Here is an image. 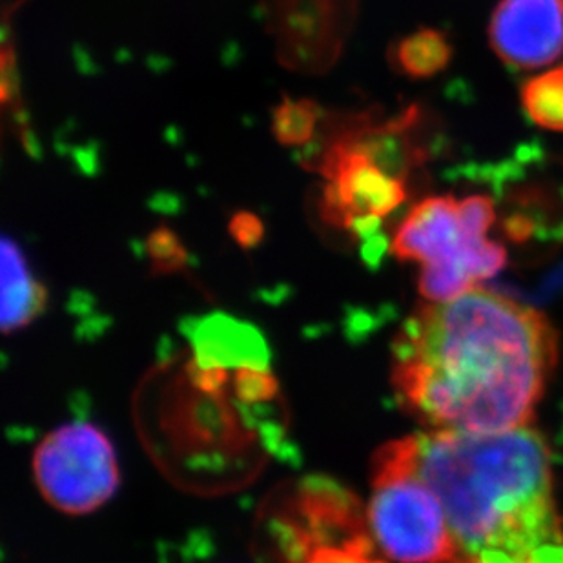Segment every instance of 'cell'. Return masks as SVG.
<instances>
[{
    "instance_id": "6da1fadb",
    "label": "cell",
    "mask_w": 563,
    "mask_h": 563,
    "mask_svg": "<svg viewBox=\"0 0 563 563\" xmlns=\"http://www.w3.org/2000/svg\"><path fill=\"white\" fill-rule=\"evenodd\" d=\"M559 362L551 319L484 285L416 310L394 345V388L432 432L532 426Z\"/></svg>"
},
{
    "instance_id": "7a4b0ae2",
    "label": "cell",
    "mask_w": 563,
    "mask_h": 563,
    "mask_svg": "<svg viewBox=\"0 0 563 563\" xmlns=\"http://www.w3.org/2000/svg\"><path fill=\"white\" fill-rule=\"evenodd\" d=\"M418 438L420 473L443 504L460 563H532L562 545L551 446L534 427Z\"/></svg>"
},
{
    "instance_id": "3957f363",
    "label": "cell",
    "mask_w": 563,
    "mask_h": 563,
    "mask_svg": "<svg viewBox=\"0 0 563 563\" xmlns=\"http://www.w3.org/2000/svg\"><path fill=\"white\" fill-rule=\"evenodd\" d=\"M496 221L490 197H427L399 223L390 252L420 265V292L440 303L479 287L507 265V251L489 240Z\"/></svg>"
},
{
    "instance_id": "277c9868",
    "label": "cell",
    "mask_w": 563,
    "mask_h": 563,
    "mask_svg": "<svg viewBox=\"0 0 563 563\" xmlns=\"http://www.w3.org/2000/svg\"><path fill=\"white\" fill-rule=\"evenodd\" d=\"M367 520L374 540L398 563H460L445 509L420 473V438L390 441L373 463Z\"/></svg>"
},
{
    "instance_id": "5b68a950",
    "label": "cell",
    "mask_w": 563,
    "mask_h": 563,
    "mask_svg": "<svg viewBox=\"0 0 563 563\" xmlns=\"http://www.w3.org/2000/svg\"><path fill=\"white\" fill-rule=\"evenodd\" d=\"M33 474L44 500L66 515L93 512L119 487L112 441L85 421L59 427L38 443Z\"/></svg>"
},
{
    "instance_id": "8992f818",
    "label": "cell",
    "mask_w": 563,
    "mask_h": 563,
    "mask_svg": "<svg viewBox=\"0 0 563 563\" xmlns=\"http://www.w3.org/2000/svg\"><path fill=\"white\" fill-rule=\"evenodd\" d=\"M274 529L277 548L290 563L307 562L324 545L373 542L367 512L356 496L327 478L305 479Z\"/></svg>"
},
{
    "instance_id": "52a82bcc",
    "label": "cell",
    "mask_w": 563,
    "mask_h": 563,
    "mask_svg": "<svg viewBox=\"0 0 563 563\" xmlns=\"http://www.w3.org/2000/svg\"><path fill=\"white\" fill-rule=\"evenodd\" d=\"M318 170L329 179L321 199V216L332 227L349 230L352 221L360 218L383 221L407 199V183L335 141L324 150Z\"/></svg>"
},
{
    "instance_id": "ba28073f",
    "label": "cell",
    "mask_w": 563,
    "mask_h": 563,
    "mask_svg": "<svg viewBox=\"0 0 563 563\" xmlns=\"http://www.w3.org/2000/svg\"><path fill=\"white\" fill-rule=\"evenodd\" d=\"M490 46L518 69H537L563 54V0H501L489 27Z\"/></svg>"
},
{
    "instance_id": "9c48e42d",
    "label": "cell",
    "mask_w": 563,
    "mask_h": 563,
    "mask_svg": "<svg viewBox=\"0 0 563 563\" xmlns=\"http://www.w3.org/2000/svg\"><path fill=\"white\" fill-rule=\"evenodd\" d=\"M2 252V330L5 334L16 332L38 318L46 305V290L33 276L26 255L16 241L8 235L0 243Z\"/></svg>"
},
{
    "instance_id": "30bf717a",
    "label": "cell",
    "mask_w": 563,
    "mask_h": 563,
    "mask_svg": "<svg viewBox=\"0 0 563 563\" xmlns=\"http://www.w3.org/2000/svg\"><path fill=\"white\" fill-rule=\"evenodd\" d=\"M394 66L412 79H429L440 74L452 59L445 33L423 27L401 38L394 48Z\"/></svg>"
},
{
    "instance_id": "8fae6325",
    "label": "cell",
    "mask_w": 563,
    "mask_h": 563,
    "mask_svg": "<svg viewBox=\"0 0 563 563\" xmlns=\"http://www.w3.org/2000/svg\"><path fill=\"white\" fill-rule=\"evenodd\" d=\"M521 102L538 126L563 132V66L527 80Z\"/></svg>"
},
{
    "instance_id": "7c38bea8",
    "label": "cell",
    "mask_w": 563,
    "mask_h": 563,
    "mask_svg": "<svg viewBox=\"0 0 563 563\" xmlns=\"http://www.w3.org/2000/svg\"><path fill=\"white\" fill-rule=\"evenodd\" d=\"M321 108L310 99L285 97L272 113V132L283 146H305L316 135Z\"/></svg>"
},
{
    "instance_id": "4fadbf2b",
    "label": "cell",
    "mask_w": 563,
    "mask_h": 563,
    "mask_svg": "<svg viewBox=\"0 0 563 563\" xmlns=\"http://www.w3.org/2000/svg\"><path fill=\"white\" fill-rule=\"evenodd\" d=\"M146 251L157 272L179 271L187 265L188 254L181 241L168 227L155 229L146 240Z\"/></svg>"
},
{
    "instance_id": "5bb4252c",
    "label": "cell",
    "mask_w": 563,
    "mask_h": 563,
    "mask_svg": "<svg viewBox=\"0 0 563 563\" xmlns=\"http://www.w3.org/2000/svg\"><path fill=\"white\" fill-rule=\"evenodd\" d=\"M373 542L324 545L310 554L305 563H385L374 559Z\"/></svg>"
},
{
    "instance_id": "9a60e30c",
    "label": "cell",
    "mask_w": 563,
    "mask_h": 563,
    "mask_svg": "<svg viewBox=\"0 0 563 563\" xmlns=\"http://www.w3.org/2000/svg\"><path fill=\"white\" fill-rule=\"evenodd\" d=\"M0 99L4 107H19L21 104V79L16 69V57L13 46L4 43L2 49V79H0Z\"/></svg>"
},
{
    "instance_id": "2e32d148",
    "label": "cell",
    "mask_w": 563,
    "mask_h": 563,
    "mask_svg": "<svg viewBox=\"0 0 563 563\" xmlns=\"http://www.w3.org/2000/svg\"><path fill=\"white\" fill-rule=\"evenodd\" d=\"M230 234L243 249H254L263 240L265 229H263V221L255 213L238 212L230 219Z\"/></svg>"
},
{
    "instance_id": "e0dca14e",
    "label": "cell",
    "mask_w": 563,
    "mask_h": 563,
    "mask_svg": "<svg viewBox=\"0 0 563 563\" xmlns=\"http://www.w3.org/2000/svg\"><path fill=\"white\" fill-rule=\"evenodd\" d=\"M74 161L77 168L86 176H96L97 172L101 170L99 146L96 143L86 144V146L75 150Z\"/></svg>"
},
{
    "instance_id": "ac0fdd59",
    "label": "cell",
    "mask_w": 563,
    "mask_h": 563,
    "mask_svg": "<svg viewBox=\"0 0 563 563\" xmlns=\"http://www.w3.org/2000/svg\"><path fill=\"white\" fill-rule=\"evenodd\" d=\"M21 141L22 146H24V150H26V154L30 155L32 159H43V146H41V143H38L37 135H35V132H33L32 128H21Z\"/></svg>"
},
{
    "instance_id": "d6986e66",
    "label": "cell",
    "mask_w": 563,
    "mask_h": 563,
    "mask_svg": "<svg viewBox=\"0 0 563 563\" xmlns=\"http://www.w3.org/2000/svg\"><path fill=\"white\" fill-rule=\"evenodd\" d=\"M179 205H181L179 197L168 194V191H159L150 199V207L159 210V212H177Z\"/></svg>"
}]
</instances>
